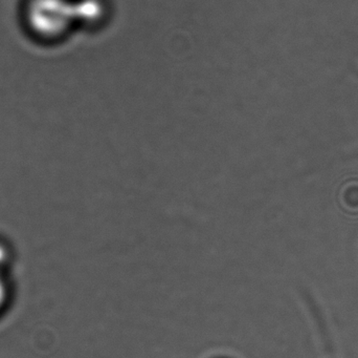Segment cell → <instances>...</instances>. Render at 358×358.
<instances>
[{
  "instance_id": "2",
  "label": "cell",
  "mask_w": 358,
  "mask_h": 358,
  "mask_svg": "<svg viewBox=\"0 0 358 358\" xmlns=\"http://www.w3.org/2000/svg\"><path fill=\"white\" fill-rule=\"evenodd\" d=\"M75 22L80 25H99L106 16L104 0H71Z\"/></svg>"
},
{
  "instance_id": "3",
  "label": "cell",
  "mask_w": 358,
  "mask_h": 358,
  "mask_svg": "<svg viewBox=\"0 0 358 358\" xmlns=\"http://www.w3.org/2000/svg\"><path fill=\"white\" fill-rule=\"evenodd\" d=\"M6 298H8V287H6L3 277H1V275H0V310L6 304Z\"/></svg>"
},
{
  "instance_id": "4",
  "label": "cell",
  "mask_w": 358,
  "mask_h": 358,
  "mask_svg": "<svg viewBox=\"0 0 358 358\" xmlns=\"http://www.w3.org/2000/svg\"><path fill=\"white\" fill-rule=\"evenodd\" d=\"M8 249H6V246L3 244L0 243V269L3 267V265L6 264V261H8Z\"/></svg>"
},
{
  "instance_id": "1",
  "label": "cell",
  "mask_w": 358,
  "mask_h": 358,
  "mask_svg": "<svg viewBox=\"0 0 358 358\" xmlns=\"http://www.w3.org/2000/svg\"><path fill=\"white\" fill-rule=\"evenodd\" d=\"M25 18L29 29L45 39L60 37L75 23L71 0H29Z\"/></svg>"
}]
</instances>
